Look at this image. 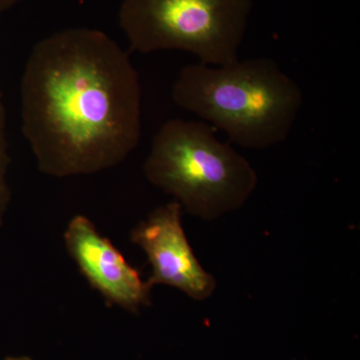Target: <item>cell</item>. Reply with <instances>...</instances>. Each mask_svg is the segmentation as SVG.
<instances>
[{
  "mask_svg": "<svg viewBox=\"0 0 360 360\" xmlns=\"http://www.w3.org/2000/svg\"><path fill=\"white\" fill-rule=\"evenodd\" d=\"M21 122L49 176L120 165L141 139V85L127 52L101 30L71 27L33 46L20 85Z\"/></svg>",
  "mask_w": 360,
  "mask_h": 360,
  "instance_id": "cell-1",
  "label": "cell"
},
{
  "mask_svg": "<svg viewBox=\"0 0 360 360\" xmlns=\"http://www.w3.org/2000/svg\"><path fill=\"white\" fill-rule=\"evenodd\" d=\"M174 103L222 130L241 148L285 141L303 105L300 85L266 58L229 65H187L172 90Z\"/></svg>",
  "mask_w": 360,
  "mask_h": 360,
  "instance_id": "cell-2",
  "label": "cell"
},
{
  "mask_svg": "<svg viewBox=\"0 0 360 360\" xmlns=\"http://www.w3.org/2000/svg\"><path fill=\"white\" fill-rule=\"evenodd\" d=\"M208 123L167 120L143 165L146 179L186 213L212 221L240 210L257 186V172Z\"/></svg>",
  "mask_w": 360,
  "mask_h": 360,
  "instance_id": "cell-3",
  "label": "cell"
},
{
  "mask_svg": "<svg viewBox=\"0 0 360 360\" xmlns=\"http://www.w3.org/2000/svg\"><path fill=\"white\" fill-rule=\"evenodd\" d=\"M252 0H122L118 21L132 51L188 52L201 65L238 60Z\"/></svg>",
  "mask_w": 360,
  "mask_h": 360,
  "instance_id": "cell-4",
  "label": "cell"
},
{
  "mask_svg": "<svg viewBox=\"0 0 360 360\" xmlns=\"http://www.w3.org/2000/svg\"><path fill=\"white\" fill-rule=\"evenodd\" d=\"M182 212L174 200L155 208L132 229L130 241L148 257L151 274L146 281L151 288L170 286L203 302L217 290V279L198 262L182 225Z\"/></svg>",
  "mask_w": 360,
  "mask_h": 360,
  "instance_id": "cell-5",
  "label": "cell"
},
{
  "mask_svg": "<svg viewBox=\"0 0 360 360\" xmlns=\"http://www.w3.org/2000/svg\"><path fill=\"white\" fill-rule=\"evenodd\" d=\"M63 240L80 274L108 307H117L130 314H139L150 307L153 288L89 217H73L66 226Z\"/></svg>",
  "mask_w": 360,
  "mask_h": 360,
  "instance_id": "cell-6",
  "label": "cell"
},
{
  "mask_svg": "<svg viewBox=\"0 0 360 360\" xmlns=\"http://www.w3.org/2000/svg\"><path fill=\"white\" fill-rule=\"evenodd\" d=\"M8 134H7V117L0 108V226L11 201V186L8 181L11 155H9Z\"/></svg>",
  "mask_w": 360,
  "mask_h": 360,
  "instance_id": "cell-7",
  "label": "cell"
},
{
  "mask_svg": "<svg viewBox=\"0 0 360 360\" xmlns=\"http://www.w3.org/2000/svg\"><path fill=\"white\" fill-rule=\"evenodd\" d=\"M25 0H0V15L11 11L13 7L18 6Z\"/></svg>",
  "mask_w": 360,
  "mask_h": 360,
  "instance_id": "cell-8",
  "label": "cell"
},
{
  "mask_svg": "<svg viewBox=\"0 0 360 360\" xmlns=\"http://www.w3.org/2000/svg\"><path fill=\"white\" fill-rule=\"evenodd\" d=\"M6 360H34L32 357L26 356V355H21V356H11L7 357Z\"/></svg>",
  "mask_w": 360,
  "mask_h": 360,
  "instance_id": "cell-9",
  "label": "cell"
}]
</instances>
